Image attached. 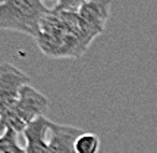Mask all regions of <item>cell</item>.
<instances>
[{
  "mask_svg": "<svg viewBox=\"0 0 157 153\" xmlns=\"http://www.w3.org/2000/svg\"><path fill=\"white\" fill-rule=\"evenodd\" d=\"M40 50L52 57L78 59L93 43L78 12H63L52 7L35 37Z\"/></svg>",
  "mask_w": 157,
  "mask_h": 153,
  "instance_id": "cell-1",
  "label": "cell"
},
{
  "mask_svg": "<svg viewBox=\"0 0 157 153\" xmlns=\"http://www.w3.org/2000/svg\"><path fill=\"white\" fill-rule=\"evenodd\" d=\"M48 9L38 0H7L0 2V29L22 33L37 37Z\"/></svg>",
  "mask_w": 157,
  "mask_h": 153,
  "instance_id": "cell-2",
  "label": "cell"
},
{
  "mask_svg": "<svg viewBox=\"0 0 157 153\" xmlns=\"http://www.w3.org/2000/svg\"><path fill=\"white\" fill-rule=\"evenodd\" d=\"M48 99L33 85L28 84L22 87L19 99L16 100L13 108L0 118V131L5 132L6 130H13L18 134H24L25 128L29 124L44 116L46 111L48 109Z\"/></svg>",
  "mask_w": 157,
  "mask_h": 153,
  "instance_id": "cell-3",
  "label": "cell"
},
{
  "mask_svg": "<svg viewBox=\"0 0 157 153\" xmlns=\"http://www.w3.org/2000/svg\"><path fill=\"white\" fill-rule=\"evenodd\" d=\"M29 76L12 63L0 65V118L13 108L22 87L28 85Z\"/></svg>",
  "mask_w": 157,
  "mask_h": 153,
  "instance_id": "cell-4",
  "label": "cell"
},
{
  "mask_svg": "<svg viewBox=\"0 0 157 153\" xmlns=\"http://www.w3.org/2000/svg\"><path fill=\"white\" fill-rule=\"evenodd\" d=\"M110 7H112V2H103V0L101 2L90 0L82 3L78 14L88 35L93 40L104 31L110 15Z\"/></svg>",
  "mask_w": 157,
  "mask_h": 153,
  "instance_id": "cell-5",
  "label": "cell"
},
{
  "mask_svg": "<svg viewBox=\"0 0 157 153\" xmlns=\"http://www.w3.org/2000/svg\"><path fill=\"white\" fill-rule=\"evenodd\" d=\"M53 122L41 116L25 128V150L27 153H48L50 143V130Z\"/></svg>",
  "mask_w": 157,
  "mask_h": 153,
  "instance_id": "cell-6",
  "label": "cell"
},
{
  "mask_svg": "<svg viewBox=\"0 0 157 153\" xmlns=\"http://www.w3.org/2000/svg\"><path fill=\"white\" fill-rule=\"evenodd\" d=\"M82 132L81 128L53 122L50 130L48 153H76L75 143Z\"/></svg>",
  "mask_w": 157,
  "mask_h": 153,
  "instance_id": "cell-7",
  "label": "cell"
},
{
  "mask_svg": "<svg viewBox=\"0 0 157 153\" xmlns=\"http://www.w3.org/2000/svg\"><path fill=\"white\" fill-rule=\"evenodd\" d=\"M100 150V137L94 132H82L76 139V153H98Z\"/></svg>",
  "mask_w": 157,
  "mask_h": 153,
  "instance_id": "cell-8",
  "label": "cell"
},
{
  "mask_svg": "<svg viewBox=\"0 0 157 153\" xmlns=\"http://www.w3.org/2000/svg\"><path fill=\"white\" fill-rule=\"evenodd\" d=\"M0 153H27V150L18 143V132L6 130L0 135Z\"/></svg>",
  "mask_w": 157,
  "mask_h": 153,
  "instance_id": "cell-9",
  "label": "cell"
},
{
  "mask_svg": "<svg viewBox=\"0 0 157 153\" xmlns=\"http://www.w3.org/2000/svg\"><path fill=\"white\" fill-rule=\"evenodd\" d=\"M82 3L84 2H76V0H59L53 5V7L63 12H79Z\"/></svg>",
  "mask_w": 157,
  "mask_h": 153,
  "instance_id": "cell-10",
  "label": "cell"
}]
</instances>
